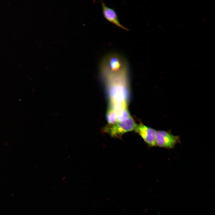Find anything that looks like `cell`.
<instances>
[{"label":"cell","mask_w":215,"mask_h":215,"mask_svg":"<svg viewBox=\"0 0 215 215\" xmlns=\"http://www.w3.org/2000/svg\"><path fill=\"white\" fill-rule=\"evenodd\" d=\"M102 13L105 18L108 21L117 26L126 30L129 29L120 23L115 11L113 9L107 7L104 2H102Z\"/></svg>","instance_id":"5"},{"label":"cell","mask_w":215,"mask_h":215,"mask_svg":"<svg viewBox=\"0 0 215 215\" xmlns=\"http://www.w3.org/2000/svg\"><path fill=\"white\" fill-rule=\"evenodd\" d=\"M150 147L156 146V130L140 123L137 124L135 130Z\"/></svg>","instance_id":"3"},{"label":"cell","mask_w":215,"mask_h":215,"mask_svg":"<svg viewBox=\"0 0 215 215\" xmlns=\"http://www.w3.org/2000/svg\"><path fill=\"white\" fill-rule=\"evenodd\" d=\"M102 64L113 72H117L121 69L124 64V59L120 55L111 53L107 55L103 59Z\"/></svg>","instance_id":"4"},{"label":"cell","mask_w":215,"mask_h":215,"mask_svg":"<svg viewBox=\"0 0 215 215\" xmlns=\"http://www.w3.org/2000/svg\"><path fill=\"white\" fill-rule=\"evenodd\" d=\"M137 124L130 116L127 119L117 122L112 125H107L103 131L112 137L119 138L124 133L135 130Z\"/></svg>","instance_id":"1"},{"label":"cell","mask_w":215,"mask_h":215,"mask_svg":"<svg viewBox=\"0 0 215 215\" xmlns=\"http://www.w3.org/2000/svg\"><path fill=\"white\" fill-rule=\"evenodd\" d=\"M180 142V137L173 135L170 130L156 131V146L167 149H172L176 145Z\"/></svg>","instance_id":"2"},{"label":"cell","mask_w":215,"mask_h":215,"mask_svg":"<svg viewBox=\"0 0 215 215\" xmlns=\"http://www.w3.org/2000/svg\"><path fill=\"white\" fill-rule=\"evenodd\" d=\"M106 119L108 125H112L117 122V113L114 107L112 106L108 108L106 113Z\"/></svg>","instance_id":"6"}]
</instances>
